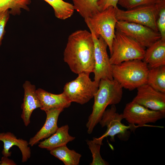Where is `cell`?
Wrapping results in <instances>:
<instances>
[{"label":"cell","instance_id":"cell-10","mask_svg":"<svg viewBox=\"0 0 165 165\" xmlns=\"http://www.w3.org/2000/svg\"><path fill=\"white\" fill-rule=\"evenodd\" d=\"M116 110L115 105H112L110 108L105 110L99 122L102 127H107L105 133L100 137L103 139L110 136L111 140L114 141L115 135H119L120 138L121 136L128 132V129L134 132L136 128L143 127L132 124L126 126L122 123L121 121L123 119L122 114H119Z\"/></svg>","mask_w":165,"mask_h":165},{"label":"cell","instance_id":"cell-20","mask_svg":"<svg viewBox=\"0 0 165 165\" xmlns=\"http://www.w3.org/2000/svg\"><path fill=\"white\" fill-rule=\"evenodd\" d=\"M147 83L155 90L165 93V65L149 69Z\"/></svg>","mask_w":165,"mask_h":165},{"label":"cell","instance_id":"cell-1","mask_svg":"<svg viewBox=\"0 0 165 165\" xmlns=\"http://www.w3.org/2000/svg\"><path fill=\"white\" fill-rule=\"evenodd\" d=\"M64 60L75 74L93 72L94 44L90 32L80 30L69 35L64 53Z\"/></svg>","mask_w":165,"mask_h":165},{"label":"cell","instance_id":"cell-5","mask_svg":"<svg viewBox=\"0 0 165 165\" xmlns=\"http://www.w3.org/2000/svg\"><path fill=\"white\" fill-rule=\"evenodd\" d=\"M165 4V0L156 3L144 5L124 10L116 9V16L118 21L134 23L147 26L158 32L156 21L161 6Z\"/></svg>","mask_w":165,"mask_h":165},{"label":"cell","instance_id":"cell-28","mask_svg":"<svg viewBox=\"0 0 165 165\" xmlns=\"http://www.w3.org/2000/svg\"><path fill=\"white\" fill-rule=\"evenodd\" d=\"M119 0H99L98 6L100 11L104 10L110 6L117 8Z\"/></svg>","mask_w":165,"mask_h":165},{"label":"cell","instance_id":"cell-8","mask_svg":"<svg viewBox=\"0 0 165 165\" xmlns=\"http://www.w3.org/2000/svg\"><path fill=\"white\" fill-rule=\"evenodd\" d=\"M116 29L133 39L145 49L161 38L159 32L134 23L118 21Z\"/></svg>","mask_w":165,"mask_h":165},{"label":"cell","instance_id":"cell-25","mask_svg":"<svg viewBox=\"0 0 165 165\" xmlns=\"http://www.w3.org/2000/svg\"><path fill=\"white\" fill-rule=\"evenodd\" d=\"M159 0H119L118 4L127 10L146 5L155 4Z\"/></svg>","mask_w":165,"mask_h":165},{"label":"cell","instance_id":"cell-3","mask_svg":"<svg viewBox=\"0 0 165 165\" xmlns=\"http://www.w3.org/2000/svg\"><path fill=\"white\" fill-rule=\"evenodd\" d=\"M148 68L142 60L135 59L111 65L113 79L123 88L132 90L147 83Z\"/></svg>","mask_w":165,"mask_h":165},{"label":"cell","instance_id":"cell-17","mask_svg":"<svg viewBox=\"0 0 165 165\" xmlns=\"http://www.w3.org/2000/svg\"><path fill=\"white\" fill-rule=\"evenodd\" d=\"M143 61L148 69L165 65V41L161 39L145 50Z\"/></svg>","mask_w":165,"mask_h":165},{"label":"cell","instance_id":"cell-15","mask_svg":"<svg viewBox=\"0 0 165 165\" xmlns=\"http://www.w3.org/2000/svg\"><path fill=\"white\" fill-rule=\"evenodd\" d=\"M0 141L4 143L3 148L2 151L3 156H10L12 152L9 151L10 148L15 145L19 148L22 155V162L27 161L31 155V151L28 142L21 138H17L14 134L10 132L0 133Z\"/></svg>","mask_w":165,"mask_h":165},{"label":"cell","instance_id":"cell-4","mask_svg":"<svg viewBox=\"0 0 165 165\" xmlns=\"http://www.w3.org/2000/svg\"><path fill=\"white\" fill-rule=\"evenodd\" d=\"M116 8L110 6L84 19L90 31L97 38L101 36L106 42L110 55L115 36L116 26L118 21L116 16Z\"/></svg>","mask_w":165,"mask_h":165},{"label":"cell","instance_id":"cell-16","mask_svg":"<svg viewBox=\"0 0 165 165\" xmlns=\"http://www.w3.org/2000/svg\"><path fill=\"white\" fill-rule=\"evenodd\" d=\"M36 93L41 105L40 109L45 112L53 108H67L72 103L63 92L54 94L40 88L36 90Z\"/></svg>","mask_w":165,"mask_h":165},{"label":"cell","instance_id":"cell-30","mask_svg":"<svg viewBox=\"0 0 165 165\" xmlns=\"http://www.w3.org/2000/svg\"><path fill=\"white\" fill-rule=\"evenodd\" d=\"M0 163H1V161H0Z\"/></svg>","mask_w":165,"mask_h":165},{"label":"cell","instance_id":"cell-24","mask_svg":"<svg viewBox=\"0 0 165 165\" xmlns=\"http://www.w3.org/2000/svg\"><path fill=\"white\" fill-rule=\"evenodd\" d=\"M103 139L99 137L94 138L92 140H86L87 144L92 154L93 160L90 165H106L108 163L101 157L100 150Z\"/></svg>","mask_w":165,"mask_h":165},{"label":"cell","instance_id":"cell-26","mask_svg":"<svg viewBox=\"0 0 165 165\" xmlns=\"http://www.w3.org/2000/svg\"><path fill=\"white\" fill-rule=\"evenodd\" d=\"M156 26L161 36V39L165 41V4L160 9L156 21Z\"/></svg>","mask_w":165,"mask_h":165},{"label":"cell","instance_id":"cell-29","mask_svg":"<svg viewBox=\"0 0 165 165\" xmlns=\"http://www.w3.org/2000/svg\"><path fill=\"white\" fill-rule=\"evenodd\" d=\"M0 165H16V164L8 157L3 156L2 157Z\"/></svg>","mask_w":165,"mask_h":165},{"label":"cell","instance_id":"cell-19","mask_svg":"<svg viewBox=\"0 0 165 165\" xmlns=\"http://www.w3.org/2000/svg\"><path fill=\"white\" fill-rule=\"evenodd\" d=\"M50 152L65 165H78L81 157L80 154L69 149L66 145L53 149L50 151Z\"/></svg>","mask_w":165,"mask_h":165},{"label":"cell","instance_id":"cell-11","mask_svg":"<svg viewBox=\"0 0 165 165\" xmlns=\"http://www.w3.org/2000/svg\"><path fill=\"white\" fill-rule=\"evenodd\" d=\"M90 32L94 44V80L99 83L100 80L103 79L112 80L111 65L107 50L108 45L101 36L97 38L92 32Z\"/></svg>","mask_w":165,"mask_h":165},{"label":"cell","instance_id":"cell-22","mask_svg":"<svg viewBox=\"0 0 165 165\" xmlns=\"http://www.w3.org/2000/svg\"><path fill=\"white\" fill-rule=\"evenodd\" d=\"M99 0H72L75 10L84 19L99 11L98 2Z\"/></svg>","mask_w":165,"mask_h":165},{"label":"cell","instance_id":"cell-2","mask_svg":"<svg viewBox=\"0 0 165 165\" xmlns=\"http://www.w3.org/2000/svg\"><path fill=\"white\" fill-rule=\"evenodd\" d=\"M123 87L116 80L108 78L101 79L94 98L93 110L86 124L87 132L91 134L99 123L107 107L120 102L123 96Z\"/></svg>","mask_w":165,"mask_h":165},{"label":"cell","instance_id":"cell-21","mask_svg":"<svg viewBox=\"0 0 165 165\" xmlns=\"http://www.w3.org/2000/svg\"><path fill=\"white\" fill-rule=\"evenodd\" d=\"M53 8L55 16L64 20L70 17L75 9L73 4L63 0H43Z\"/></svg>","mask_w":165,"mask_h":165},{"label":"cell","instance_id":"cell-27","mask_svg":"<svg viewBox=\"0 0 165 165\" xmlns=\"http://www.w3.org/2000/svg\"><path fill=\"white\" fill-rule=\"evenodd\" d=\"M10 13L9 10L0 11V46L5 33V28L8 20Z\"/></svg>","mask_w":165,"mask_h":165},{"label":"cell","instance_id":"cell-6","mask_svg":"<svg viewBox=\"0 0 165 165\" xmlns=\"http://www.w3.org/2000/svg\"><path fill=\"white\" fill-rule=\"evenodd\" d=\"M145 49L132 39L116 30L109 58L111 65L135 59L142 60Z\"/></svg>","mask_w":165,"mask_h":165},{"label":"cell","instance_id":"cell-9","mask_svg":"<svg viewBox=\"0 0 165 165\" xmlns=\"http://www.w3.org/2000/svg\"><path fill=\"white\" fill-rule=\"evenodd\" d=\"M123 119L130 124L143 127L163 128V127L146 125L150 123H155L163 119L165 113L160 111L148 108L132 101L127 103L122 114Z\"/></svg>","mask_w":165,"mask_h":165},{"label":"cell","instance_id":"cell-14","mask_svg":"<svg viewBox=\"0 0 165 165\" xmlns=\"http://www.w3.org/2000/svg\"><path fill=\"white\" fill-rule=\"evenodd\" d=\"M64 109L63 108H55L45 111L46 115L45 123L35 135L30 139L29 145L33 146L40 140L48 138L56 131L58 128L57 125L58 117Z\"/></svg>","mask_w":165,"mask_h":165},{"label":"cell","instance_id":"cell-7","mask_svg":"<svg viewBox=\"0 0 165 165\" xmlns=\"http://www.w3.org/2000/svg\"><path fill=\"white\" fill-rule=\"evenodd\" d=\"M90 74L79 73L76 79L64 85L63 92L72 102L83 105L94 98L98 89L99 83L92 81Z\"/></svg>","mask_w":165,"mask_h":165},{"label":"cell","instance_id":"cell-12","mask_svg":"<svg viewBox=\"0 0 165 165\" xmlns=\"http://www.w3.org/2000/svg\"><path fill=\"white\" fill-rule=\"evenodd\" d=\"M133 101L151 110L165 113V93L158 91L146 83L137 88Z\"/></svg>","mask_w":165,"mask_h":165},{"label":"cell","instance_id":"cell-18","mask_svg":"<svg viewBox=\"0 0 165 165\" xmlns=\"http://www.w3.org/2000/svg\"><path fill=\"white\" fill-rule=\"evenodd\" d=\"M69 129L68 125L58 127L54 133L40 142L38 147L50 151L54 148L66 145L68 142L72 141L75 138V137L69 134Z\"/></svg>","mask_w":165,"mask_h":165},{"label":"cell","instance_id":"cell-23","mask_svg":"<svg viewBox=\"0 0 165 165\" xmlns=\"http://www.w3.org/2000/svg\"><path fill=\"white\" fill-rule=\"evenodd\" d=\"M31 0H0V11L9 10L13 15H20L21 10L28 11Z\"/></svg>","mask_w":165,"mask_h":165},{"label":"cell","instance_id":"cell-13","mask_svg":"<svg viewBox=\"0 0 165 165\" xmlns=\"http://www.w3.org/2000/svg\"><path fill=\"white\" fill-rule=\"evenodd\" d=\"M24 90L22 110L21 117L25 126L30 123L31 114L35 109L40 108L41 105L36 93L35 86L30 82L26 81L23 85Z\"/></svg>","mask_w":165,"mask_h":165}]
</instances>
